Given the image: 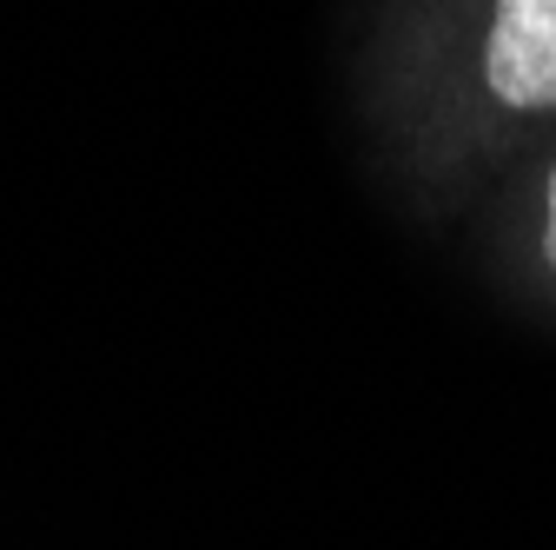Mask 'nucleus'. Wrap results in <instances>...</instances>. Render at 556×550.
Listing matches in <instances>:
<instances>
[{
	"label": "nucleus",
	"instance_id": "f257e3e1",
	"mask_svg": "<svg viewBox=\"0 0 556 550\" xmlns=\"http://www.w3.org/2000/svg\"><path fill=\"white\" fill-rule=\"evenodd\" d=\"M425 93L438 166L530 147L556 126V0H444Z\"/></svg>",
	"mask_w": 556,
	"mask_h": 550
},
{
	"label": "nucleus",
	"instance_id": "f03ea898",
	"mask_svg": "<svg viewBox=\"0 0 556 550\" xmlns=\"http://www.w3.org/2000/svg\"><path fill=\"white\" fill-rule=\"evenodd\" d=\"M517 252H523V272L530 286L556 305V147L536 160L530 186H523V213H517Z\"/></svg>",
	"mask_w": 556,
	"mask_h": 550
}]
</instances>
